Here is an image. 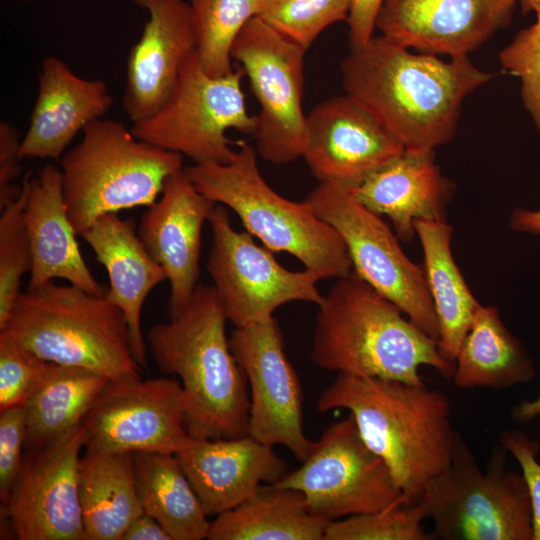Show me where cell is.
Here are the masks:
<instances>
[{
    "label": "cell",
    "instance_id": "36",
    "mask_svg": "<svg viewBox=\"0 0 540 540\" xmlns=\"http://www.w3.org/2000/svg\"><path fill=\"white\" fill-rule=\"evenodd\" d=\"M51 366L52 362L0 332V411L23 405L42 384Z\"/></svg>",
    "mask_w": 540,
    "mask_h": 540
},
{
    "label": "cell",
    "instance_id": "27",
    "mask_svg": "<svg viewBox=\"0 0 540 540\" xmlns=\"http://www.w3.org/2000/svg\"><path fill=\"white\" fill-rule=\"evenodd\" d=\"M415 233L423 250V270L438 327V350L455 364L480 303L473 296L451 252L453 228L445 220L418 219Z\"/></svg>",
    "mask_w": 540,
    "mask_h": 540
},
{
    "label": "cell",
    "instance_id": "2",
    "mask_svg": "<svg viewBox=\"0 0 540 540\" xmlns=\"http://www.w3.org/2000/svg\"><path fill=\"white\" fill-rule=\"evenodd\" d=\"M346 409L368 447L388 466L406 504L450 466L458 433L448 398L401 381L338 373L317 402L319 412Z\"/></svg>",
    "mask_w": 540,
    "mask_h": 540
},
{
    "label": "cell",
    "instance_id": "42",
    "mask_svg": "<svg viewBox=\"0 0 540 540\" xmlns=\"http://www.w3.org/2000/svg\"><path fill=\"white\" fill-rule=\"evenodd\" d=\"M121 540H172L162 525L143 512L135 518L123 533Z\"/></svg>",
    "mask_w": 540,
    "mask_h": 540
},
{
    "label": "cell",
    "instance_id": "32",
    "mask_svg": "<svg viewBox=\"0 0 540 540\" xmlns=\"http://www.w3.org/2000/svg\"><path fill=\"white\" fill-rule=\"evenodd\" d=\"M263 0H189L197 53L211 76L233 71L231 48L244 25L256 17Z\"/></svg>",
    "mask_w": 540,
    "mask_h": 540
},
{
    "label": "cell",
    "instance_id": "34",
    "mask_svg": "<svg viewBox=\"0 0 540 540\" xmlns=\"http://www.w3.org/2000/svg\"><path fill=\"white\" fill-rule=\"evenodd\" d=\"M351 0H263L257 17L308 49L330 25L347 20Z\"/></svg>",
    "mask_w": 540,
    "mask_h": 540
},
{
    "label": "cell",
    "instance_id": "35",
    "mask_svg": "<svg viewBox=\"0 0 540 540\" xmlns=\"http://www.w3.org/2000/svg\"><path fill=\"white\" fill-rule=\"evenodd\" d=\"M417 504H403L330 521L324 540H428Z\"/></svg>",
    "mask_w": 540,
    "mask_h": 540
},
{
    "label": "cell",
    "instance_id": "16",
    "mask_svg": "<svg viewBox=\"0 0 540 540\" xmlns=\"http://www.w3.org/2000/svg\"><path fill=\"white\" fill-rule=\"evenodd\" d=\"M85 440L81 423L51 444L24 451L18 479L1 505L16 539H84L78 482Z\"/></svg>",
    "mask_w": 540,
    "mask_h": 540
},
{
    "label": "cell",
    "instance_id": "18",
    "mask_svg": "<svg viewBox=\"0 0 540 540\" xmlns=\"http://www.w3.org/2000/svg\"><path fill=\"white\" fill-rule=\"evenodd\" d=\"M517 0H383L375 27L390 41L450 58L467 54L507 27Z\"/></svg>",
    "mask_w": 540,
    "mask_h": 540
},
{
    "label": "cell",
    "instance_id": "25",
    "mask_svg": "<svg viewBox=\"0 0 540 540\" xmlns=\"http://www.w3.org/2000/svg\"><path fill=\"white\" fill-rule=\"evenodd\" d=\"M109 277L105 297L123 313L136 361L146 363L141 313L149 293L166 280L164 269L150 255L131 219L109 213L97 219L82 235Z\"/></svg>",
    "mask_w": 540,
    "mask_h": 540
},
{
    "label": "cell",
    "instance_id": "39",
    "mask_svg": "<svg viewBox=\"0 0 540 540\" xmlns=\"http://www.w3.org/2000/svg\"><path fill=\"white\" fill-rule=\"evenodd\" d=\"M499 441L521 468L530 495L533 540H540V463L537 460L540 445L518 429L501 432Z\"/></svg>",
    "mask_w": 540,
    "mask_h": 540
},
{
    "label": "cell",
    "instance_id": "31",
    "mask_svg": "<svg viewBox=\"0 0 540 540\" xmlns=\"http://www.w3.org/2000/svg\"><path fill=\"white\" fill-rule=\"evenodd\" d=\"M109 381L85 368L52 363L42 384L23 404L25 450L51 444L81 424Z\"/></svg>",
    "mask_w": 540,
    "mask_h": 540
},
{
    "label": "cell",
    "instance_id": "5",
    "mask_svg": "<svg viewBox=\"0 0 540 540\" xmlns=\"http://www.w3.org/2000/svg\"><path fill=\"white\" fill-rule=\"evenodd\" d=\"M0 332L48 362L85 368L110 381L141 378L126 319L105 294L54 281L27 287Z\"/></svg>",
    "mask_w": 540,
    "mask_h": 540
},
{
    "label": "cell",
    "instance_id": "43",
    "mask_svg": "<svg viewBox=\"0 0 540 540\" xmlns=\"http://www.w3.org/2000/svg\"><path fill=\"white\" fill-rule=\"evenodd\" d=\"M510 226L517 232L540 235V210L516 208L510 215Z\"/></svg>",
    "mask_w": 540,
    "mask_h": 540
},
{
    "label": "cell",
    "instance_id": "19",
    "mask_svg": "<svg viewBox=\"0 0 540 540\" xmlns=\"http://www.w3.org/2000/svg\"><path fill=\"white\" fill-rule=\"evenodd\" d=\"M148 13L143 32L127 61L123 110L132 123L149 118L166 102L180 73L197 50L186 0H132Z\"/></svg>",
    "mask_w": 540,
    "mask_h": 540
},
{
    "label": "cell",
    "instance_id": "4",
    "mask_svg": "<svg viewBox=\"0 0 540 540\" xmlns=\"http://www.w3.org/2000/svg\"><path fill=\"white\" fill-rule=\"evenodd\" d=\"M404 315L352 271L318 305L310 358L324 370L413 385H425L424 365L452 379L455 364L441 356L438 340Z\"/></svg>",
    "mask_w": 540,
    "mask_h": 540
},
{
    "label": "cell",
    "instance_id": "28",
    "mask_svg": "<svg viewBox=\"0 0 540 540\" xmlns=\"http://www.w3.org/2000/svg\"><path fill=\"white\" fill-rule=\"evenodd\" d=\"M328 521L311 514L303 494L260 485L238 506L210 522L209 540H324Z\"/></svg>",
    "mask_w": 540,
    "mask_h": 540
},
{
    "label": "cell",
    "instance_id": "33",
    "mask_svg": "<svg viewBox=\"0 0 540 540\" xmlns=\"http://www.w3.org/2000/svg\"><path fill=\"white\" fill-rule=\"evenodd\" d=\"M31 173L23 178L19 196L0 215V330L20 295L23 276L32 269V251L25 223V206Z\"/></svg>",
    "mask_w": 540,
    "mask_h": 540
},
{
    "label": "cell",
    "instance_id": "44",
    "mask_svg": "<svg viewBox=\"0 0 540 540\" xmlns=\"http://www.w3.org/2000/svg\"><path fill=\"white\" fill-rule=\"evenodd\" d=\"M540 415V396L523 401L513 408L512 417L520 422L530 421Z\"/></svg>",
    "mask_w": 540,
    "mask_h": 540
},
{
    "label": "cell",
    "instance_id": "14",
    "mask_svg": "<svg viewBox=\"0 0 540 540\" xmlns=\"http://www.w3.org/2000/svg\"><path fill=\"white\" fill-rule=\"evenodd\" d=\"M181 383L160 377L109 381L83 420L85 449L176 454L192 443Z\"/></svg>",
    "mask_w": 540,
    "mask_h": 540
},
{
    "label": "cell",
    "instance_id": "23",
    "mask_svg": "<svg viewBox=\"0 0 540 540\" xmlns=\"http://www.w3.org/2000/svg\"><path fill=\"white\" fill-rule=\"evenodd\" d=\"M348 191L371 212L387 216L397 237L409 242L416 220H444L454 185L435 163L434 150L405 149Z\"/></svg>",
    "mask_w": 540,
    "mask_h": 540
},
{
    "label": "cell",
    "instance_id": "7",
    "mask_svg": "<svg viewBox=\"0 0 540 540\" xmlns=\"http://www.w3.org/2000/svg\"><path fill=\"white\" fill-rule=\"evenodd\" d=\"M68 217L78 235L109 213L150 207L182 155L138 139L121 122L98 119L60 160Z\"/></svg>",
    "mask_w": 540,
    "mask_h": 540
},
{
    "label": "cell",
    "instance_id": "17",
    "mask_svg": "<svg viewBox=\"0 0 540 540\" xmlns=\"http://www.w3.org/2000/svg\"><path fill=\"white\" fill-rule=\"evenodd\" d=\"M404 150L394 135L346 94L322 101L306 115L302 157L320 182L356 187Z\"/></svg>",
    "mask_w": 540,
    "mask_h": 540
},
{
    "label": "cell",
    "instance_id": "37",
    "mask_svg": "<svg viewBox=\"0 0 540 540\" xmlns=\"http://www.w3.org/2000/svg\"><path fill=\"white\" fill-rule=\"evenodd\" d=\"M502 68L521 83V98L540 131V13L499 53Z\"/></svg>",
    "mask_w": 540,
    "mask_h": 540
},
{
    "label": "cell",
    "instance_id": "24",
    "mask_svg": "<svg viewBox=\"0 0 540 540\" xmlns=\"http://www.w3.org/2000/svg\"><path fill=\"white\" fill-rule=\"evenodd\" d=\"M25 223L32 251L28 287L60 278L91 294H105L82 257L65 206L61 171L51 164L30 179Z\"/></svg>",
    "mask_w": 540,
    "mask_h": 540
},
{
    "label": "cell",
    "instance_id": "9",
    "mask_svg": "<svg viewBox=\"0 0 540 540\" xmlns=\"http://www.w3.org/2000/svg\"><path fill=\"white\" fill-rule=\"evenodd\" d=\"M242 69L214 77L203 68L197 50L184 65L162 107L133 123L140 140L189 157L195 164H227L236 151L230 129L254 134L257 118L248 113L241 88Z\"/></svg>",
    "mask_w": 540,
    "mask_h": 540
},
{
    "label": "cell",
    "instance_id": "38",
    "mask_svg": "<svg viewBox=\"0 0 540 540\" xmlns=\"http://www.w3.org/2000/svg\"><path fill=\"white\" fill-rule=\"evenodd\" d=\"M26 439L24 405L0 411V499L5 505L20 474Z\"/></svg>",
    "mask_w": 540,
    "mask_h": 540
},
{
    "label": "cell",
    "instance_id": "11",
    "mask_svg": "<svg viewBox=\"0 0 540 540\" xmlns=\"http://www.w3.org/2000/svg\"><path fill=\"white\" fill-rule=\"evenodd\" d=\"M301 463L274 484L300 491L309 512L328 522L406 504L351 414L330 424Z\"/></svg>",
    "mask_w": 540,
    "mask_h": 540
},
{
    "label": "cell",
    "instance_id": "46",
    "mask_svg": "<svg viewBox=\"0 0 540 540\" xmlns=\"http://www.w3.org/2000/svg\"><path fill=\"white\" fill-rule=\"evenodd\" d=\"M17 1H24V0H17Z\"/></svg>",
    "mask_w": 540,
    "mask_h": 540
},
{
    "label": "cell",
    "instance_id": "30",
    "mask_svg": "<svg viewBox=\"0 0 540 540\" xmlns=\"http://www.w3.org/2000/svg\"><path fill=\"white\" fill-rule=\"evenodd\" d=\"M136 489L145 513L172 540L207 539L210 522L175 454L133 453Z\"/></svg>",
    "mask_w": 540,
    "mask_h": 540
},
{
    "label": "cell",
    "instance_id": "15",
    "mask_svg": "<svg viewBox=\"0 0 540 540\" xmlns=\"http://www.w3.org/2000/svg\"><path fill=\"white\" fill-rule=\"evenodd\" d=\"M229 343L248 383L249 435L272 447L285 446L303 462L314 441L304 432L302 388L278 322L272 317L236 327Z\"/></svg>",
    "mask_w": 540,
    "mask_h": 540
},
{
    "label": "cell",
    "instance_id": "13",
    "mask_svg": "<svg viewBox=\"0 0 540 540\" xmlns=\"http://www.w3.org/2000/svg\"><path fill=\"white\" fill-rule=\"evenodd\" d=\"M208 222L212 244L207 270L226 317L235 327L268 320L278 307L290 302L321 303L318 277L307 269L284 268L248 231L233 228L223 205L215 206Z\"/></svg>",
    "mask_w": 540,
    "mask_h": 540
},
{
    "label": "cell",
    "instance_id": "6",
    "mask_svg": "<svg viewBox=\"0 0 540 540\" xmlns=\"http://www.w3.org/2000/svg\"><path fill=\"white\" fill-rule=\"evenodd\" d=\"M185 172L199 192L232 209L266 248L296 257L319 280L352 272L340 234L305 201L294 202L275 192L261 175L251 145L241 143L227 164H194Z\"/></svg>",
    "mask_w": 540,
    "mask_h": 540
},
{
    "label": "cell",
    "instance_id": "3",
    "mask_svg": "<svg viewBox=\"0 0 540 540\" xmlns=\"http://www.w3.org/2000/svg\"><path fill=\"white\" fill-rule=\"evenodd\" d=\"M168 317L150 329L147 340L159 370L181 380L189 435H249L248 383L231 350L228 319L214 287L198 284L187 305Z\"/></svg>",
    "mask_w": 540,
    "mask_h": 540
},
{
    "label": "cell",
    "instance_id": "40",
    "mask_svg": "<svg viewBox=\"0 0 540 540\" xmlns=\"http://www.w3.org/2000/svg\"><path fill=\"white\" fill-rule=\"evenodd\" d=\"M21 140L17 129L9 122L0 123V209L16 199L22 185L15 181L21 175Z\"/></svg>",
    "mask_w": 540,
    "mask_h": 540
},
{
    "label": "cell",
    "instance_id": "29",
    "mask_svg": "<svg viewBox=\"0 0 540 540\" xmlns=\"http://www.w3.org/2000/svg\"><path fill=\"white\" fill-rule=\"evenodd\" d=\"M535 375L525 346L504 325L498 309L480 305L455 359L456 386L502 390Z\"/></svg>",
    "mask_w": 540,
    "mask_h": 540
},
{
    "label": "cell",
    "instance_id": "21",
    "mask_svg": "<svg viewBox=\"0 0 540 540\" xmlns=\"http://www.w3.org/2000/svg\"><path fill=\"white\" fill-rule=\"evenodd\" d=\"M208 516H217L250 497L262 483L283 478L289 465L250 435L194 439L176 454Z\"/></svg>",
    "mask_w": 540,
    "mask_h": 540
},
{
    "label": "cell",
    "instance_id": "10",
    "mask_svg": "<svg viewBox=\"0 0 540 540\" xmlns=\"http://www.w3.org/2000/svg\"><path fill=\"white\" fill-rule=\"evenodd\" d=\"M304 201L340 234L352 271L438 340V321L424 270L407 257L381 216L359 203L347 188L331 182H320Z\"/></svg>",
    "mask_w": 540,
    "mask_h": 540
},
{
    "label": "cell",
    "instance_id": "45",
    "mask_svg": "<svg viewBox=\"0 0 540 540\" xmlns=\"http://www.w3.org/2000/svg\"><path fill=\"white\" fill-rule=\"evenodd\" d=\"M523 13H540V0H517Z\"/></svg>",
    "mask_w": 540,
    "mask_h": 540
},
{
    "label": "cell",
    "instance_id": "8",
    "mask_svg": "<svg viewBox=\"0 0 540 540\" xmlns=\"http://www.w3.org/2000/svg\"><path fill=\"white\" fill-rule=\"evenodd\" d=\"M507 450L493 448L483 472L458 433L449 468L415 503L433 522L432 539L533 540L532 509L521 473L506 467Z\"/></svg>",
    "mask_w": 540,
    "mask_h": 540
},
{
    "label": "cell",
    "instance_id": "12",
    "mask_svg": "<svg viewBox=\"0 0 540 540\" xmlns=\"http://www.w3.org/2000/svg\"><path fill=\"white\" fill-rule=\"evenodd\" d=\"M305 52L257 16L244 25L231 48V57L242 65L260 106L253 134L256 151L274 165L303 155Z\"/></svg>",
    "mask_w": 540,
    "mask_h": 540
},
{
    "label": "cell",
    "instance_id": "41",
    "mask_svg": "<svg viewBox=\"0 0 540 540\" xmlns=\"http://www.w3.org/2000/svg\"><path fill=\"white\" fill-rule=\"evenodd\" d=\"M383 0H351L347 23L351 48L360 47L372 37L378 10Z\"/></svg>",
    "mask_w": 540,
    "mask_h": 540
},
{
    "label": "cell",
    "instance_id": "1",
    "mask_svg": "<svg viewBox=\"0 0 540 540\" xmlns=\"http://www.w3.org/2000/svg\"><path fill=\"white\" fill-rule=\"evenodd\" d=\"M346 95L407 150H434L455 135L465 98L493 78L468 56L443 60L373 36L341 64Z\"/></svg>",
    "mask_w": 540,
    "mask_h": 540
},
{
    "label": "cell",
    "instance_id": "26",
    "mask_svg": "<svg viewBox=\"0 0 540 540\" xmlns=\"http://www.w3.org/2000/svg\"><path fill=\"white\" fill-rule=\"evenodd\" d=\"M83 540H121L144 511L135 480L133 453L86 450L79 462Z\"/></svg>",
    "mask_w": 540,
    "mask_h": 540
},
{
    "label": "cell",
    "instance_id": "22",
    "mask_svg": "<svg viewBox=\"0 0 540 540\" xmlns=\"http://www.w3.org/2000/svg\"><path fill=\"white\" fill-rule=\"evenodd\" d=\"M112 104L104 81L78 76L58 57L44 58L37 98L21 139V159L59 160L75 136L101 119Z\"/></svg>",
    "mask_w": 540,
    "mask_h": 540
},
{
    "label": "cell",
    "instance_id": "20",
    "mask_svg": "<svg viewBox=\"0 0 540 540\" xmlns=\"http://www.w3.org/2000/svg\"><path fill=\"white\" fill-rule=\"evenodd\" d=\"M216 205L182 169L141 217L138 235L170 284L168 316L187 305L198 285L202 227Z\"/></svg>",
    "mask_w": 540,
    "mask_h": 540
}]
</instances>
